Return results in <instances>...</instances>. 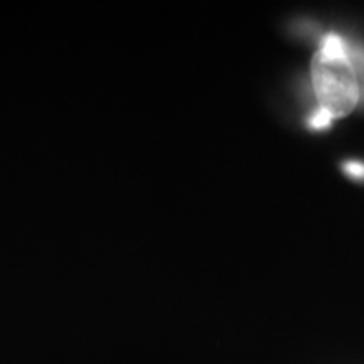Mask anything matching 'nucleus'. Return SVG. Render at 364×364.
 <instances>
[{"instance_id":"obj_4","label":"nucleus","mask_w":364,"mask_h":364,"mask_svg":"<svg viewBox=\"0 0 364 364\" xmlns=\"http://www.w3.org/2000/svg\"><path fill=\"white\" fill-rule=\"evenodd\" d=\"M344 171L354 179H364V162L348 161L344 164Z\"/></svg>"},{"instance_id":"obj_3","label":"nucleus","mask_w":364,"mask_h":364,"mask_svg":"<svg viewBox=\"0 0 364 364\" xmlns=\"http://www.w3.org/2000/svg\"><path fill=\"white\" fill-rule=\"evenodd\" d=\"M332 120H334V118H332L329 113L322 110V108H317V110L311 115V118H309V125L316 130H322L327 129V127L332 124Z\"/></svg>"},{"instance_id":"obj_1","label":"nucleus","mask_w":364,"mask_h":364,"mask_svg":"<svg viewBox=\"0 0 364 364\" xmlns=\"http://www.w3.org/2000/svg\"><path fill=\"white\" fill-rule=\"evenodd\" d=\"M312 85L318 108L332 118H343L359 102V81L349 58L318 51L312 59Z\"/></svg>"},{"instance_id":"obj_2","label":"nucleus","mask_w":364,"mask_h":364,"mask_svg":"<svg viewBox=\"0 0 364 364\" xmlns=\"http://www.w3.org/2000/svg\"><path fill=\"white\" fill-rule=\"evenodd\" d=\"M348 44L338 34H327L321 43V53L329 54V56H343L348 58Z\"/></svg>"}]
</instances>
